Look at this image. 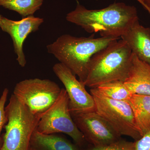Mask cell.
I'll return each mask as SVG.
<instances>
[{
  "label": "cell",
  "mask_w": 150,
  "mask_h": 150,
  "mask_svg": "<svg viewBox=\"0 0 150 150\" xmlns=\"http://www.w3.org/2000/svg\"><path fill=\"white\" fill-rule=\"evenodd\" d=\"M66 19L89 33L121 38L139 19L137 8L123 3H114L99 10L88 9L78 3L76 8L67 14Z\"/></svg>",
  "instance_id": "1"
},
{
  "label": "cell",
  "mask_w": 150,
  "mask_h": 150,
  "mask_svg": "<svg viewBox=\"0 0 150 150\" xmlns=\"http://www.w3.org/2000/svg\"><path fill=\"white\" fill-rule=\"evenodd\" d=\"M121 38L100 37L95 38L94 34L88 37H78L69 34L59 36L47 46L48 53L77 76L84 82L87 76L91 59L97 52Z\"/></svg>",
  "instance_id": "2"
},
{
  "label": "cell",
  "mask_w": 150,
  "mask_h": 150,
  "mask_svg": "<svg viewBox=\"0 0 150 150\" xmlns=\"http://www.w3.org/2000/svg\"><path fill=\"white\" fill-rule=\"evenodd\" d=\"M133 53L122 39L114 40L92 57L84 84L91 88L113 81H124L132 65Z\"/></svg>",
  "instance_id": "3"
},
{
  "label": "cell",
  "mask_w": 150,
  "mask_h": 150,
  "mask_svg": "<svg viewBox=\"0 0 150 150\" xmlns=\"http://www.w3.org/2000/svg\"><path fill=\"white\" fill-rule=\"evenodd\" d=\"M8 121L0 150H28L33 131L41 115L33 114L13 94L5 107Z\"/></svg>",
  "instance_id": "4"
},
{
  "label": "cell",
  "mask_w": 150,
  "mask_h": 150,
  "mask_svg": "<svg viewBox=\"0 0 150 150\" xmlns=\"http://www.w3.org/2000/svg\"><path fill=\"white\" fill-rule=\"evenodd\" d=\"M95 102V111L120 135L131 137L135 141L142 136L137 128L133 110L128 101L108 98L96 88H91Z\"/></svg>",
  "instance_id": "5"
},
{
  "label": "cell",
  "mask_w": 150,
  "mask_h": 150,
  "mask_svg": "<svg viewBox=\"0 0 150 150\" xmlns=\"http://www.w3.org/2000/svg\"><path fill=\"white\" fill-rule=\"evenodd\" d=\"M36 130L45 134H67L79 146H83L86 141L73 120L69 108V97L65 88H62L56 101L42 114Z\"/></svg>",
  "instance_id": "6"
},
{
  "label": "cell",
  "mask_w": 150,
  "mask_h": 150,
  "mask_svg": "<svg viewBox=\"0 0 150 150\" xmlns=\"http://www.w3.org/2000/svg\"><path fill=\"white\" fill-rule=\"evenodd\" d=\"M61 90L55 82L35 78L17 83L13 94L33 114L41 115L56 101Z\"/></svg>",
  "instance_id": "7"
},
{
  "label": "cell",
  "mask_w": 150,
  "mask_h": 150,
  "mask_svg": "<svg viewBox=\"0 0 150 150\" xmlns=\"http://www.w3.org/2000/svg\"><path fill=\"white\" fill-rule=\"evenodd\" d=\"M53 70L65 86L71 115L95 111L93 97L86 90L83 83L78 80L76 75L62 63L55 64Z\"/></svg>",
  "instance_id": "8"
},
{
  "label": "cell",
  "mask_w": 150,
  "mask_h": 150,
  "mask_svg": "<svg viewBox=\"0 0 150 150\" xmlns=\"http://www.w3.org/2000/svg\"><path fill=\"white\" fill-rule=\"evenodd\" d=\"M86 141L93 147L102 146L121 139L112 127L95 111L72 115Z\"/></svg>",
  "instance_id": "9"
},
{
  "label": "cell",
  "mask_w": 150,
  "mask_h": 150,
  "mask_svg": "<svg viewBox=\"0 0 150 150\" xmlns=\"http://www.w3.org/2000/svg\"><path fill=\"white\" fill-rule=\"evenodd\" d=\"M43 18L33 16L23 18L20 21H13L4 17L2 30L10 35L14 49L17 56V61L22 67H25L26 60L23 51V45L28 36L37 31L43 23Z\"/></svg>",
  "instance_id": "10"
},
{
  "label": "cell",
  "mask_w": 150,
  "mask_h": 150,
  "mask_svg": "<svg viewBox=\"0 0 150 150\" xmlns=\"http://www.w3.org/2000/svg\"><path fill=\"white\" fill-rule=\"evenodd\" d=\"M132 53L140 60L150 65V28L134 22L121 37Z\"/></svg>",
  "instance_id": "11"
},
{
  "label": "cell",
  "mask_w": 150,
  "mask_h": 150,
  "mask_svg": "<svg viewBox=\"0 0 150 150\" xmlns=\"http://www.w3.org/2000/svg\"><path fill=\"white\" fill-rule=\"evenodd\" d=\"M123 83L132 94L150 96V65L133 53L129 76Z\"/></svg>",
  "instance_id": "12"
},
{
  "label": "cell",
  "mask_w": 150,
  "mask_h": 150,
  "mask_svg": "<svg viewBox=\"0 0 150 150\" xmlns=\"http://www.w3.org/2000/svg\"><path fill=\"white\" fill-rule=\"evenodd\" d=\"M77 146L64 138L54 134H41L35 129L31 136L28 150H80Z\"/></svg>",
  "instance_id": "13"
},
{
  "label": "cell",
  "mask_w": 150,
  "mask_h": 150,
  "mask_svg": "<svg viewBox=\"0 0 150 150\" xmlns=\"http://www.w3.org/2000/svg\"><path fill=\"white\" fill-rule=\"evenodd\" d=\"M128 102L142 137L150 131V96L132 94Z\"/></svg>",
  "instance_id": "14"
},
{
  "label": "cell",
  "mask_w": 150,
  "mask_h": 150,
  "mask_svg": "<svg viewBox=\"0 0 150 150\" xmlns=\"http://www.w3.org/2000/svg\"><path fill=\"white\" fill-rule=\"evenodd\" d=\"M43 2V0H0V6L15 11L24 18L33 15Z\"/></svg>",
  "instance_id": "15"
},
{
  "label": "cell",
  "mask_w": 150,
  "mask_h": 150,
  "mask_svg": "<svg viewBox=\"0 0 150 150\" xmlns=\"http://www.w3.org/2000/svg\"><path fill=\"white\" fill-rule=\"evenodd\" d=\"M96 88L105 96L115 100L128 101L132 95L122 81L110 82Z\"/></svg>",
  "instance_id": "16"
},
{
  "label": "cell",
  "mask_w": 150,
  "mask_h": 150,
  "mask_svg": "<svg viewBox=\"0 0 150 150\" xmlns=\"http://www.w3.org/2000/svg\"><path fill=\"white\" fill-rule=\"evenodd\" d=\"M88 150H135V142L120 140L102 146L93 147Z\"/></svg>",
  "instance_id": "17"
},
{
  "label": "cell",
  "mask_w": 150,
  "mask_h": 150,
  "mask_svg": "<svg viewBox=\"0 0 150 150\" xmlns=\"http://www.w3.org/2000/svg\"><path fill=\"white\" fill-rule=\"evenodd\" d=\"M9 90L5 88L3 91L1 96L0 98V149L3 144V141L1 137V133L3 128L7 123L8 119L6 114L5 104L7 99Z\"/></svg>",
  "instance_id": "18"
},
{
  "label": "cell",
  "mask_w": 150,
  "mask_h": 150,
  "mask_svg": "<svg viewBox=\"0 0 150 150\" xmlns=\"http://www.w3.org/2000/svg\"><path fill=\"white\" fill-rule=\"evenodd\" d=\"M135 150H150V131L135 142Z\"/></svg>",
  "instance_id": "19"
},
{
  "label": "cell",
  "mask_w": 150,
  "mask_h": 150,
  "mask_svg": "<svg viewBox=\"0 0 150 150\" xmlns=\"http://www.w3.org/2000/svg\"><path fill=\"white\" fill-rule=\"evenodd\" d=\"M149 12H150V0H137Z\"/></svg>",
  "instance_id": "20"
},
{
  "label": "cell",
  "mask_w": 150,
  "mask_h": 150,
  "mask_svg": "<svg viewBox=\"0 0 150 150\" xmlns=\"http://www.w3.org/2000/svg\"><path fill=\"white\" fill-rule=\"evenodd\" d=\"M4 17L0 15V28H1L2 27L3 21Z\"/></svg>",
  "instance_id": "21"
},
{
  "label": "cell",
  "mask_w": 150,
  "mask_h": 150,
  "mask_svg": "<svg viewBox=\"0 0 150 150\" xmlns=\"http://www.w3.org/2000/svg\"><path fill=\"white\" fill-rule=\"evenodd\" d=\"M76 1H77V3H78V2H78V1H77V0H76Z\"/></svg>",
  "instance_id": "22"
},
{
  "label": "cell",
  "mask_w": 150,
  "mask_h": 150,
  "mask_svg": "<svg viewBox=\"0 0 150 150\" xmlns=\"http://www.w3.org/2000/svg\"><path fill=\"white\" fill-rule=\"evenodd\" d=\"M149 13L150 14V12H149Z\"/></svg>",
  "instance_id": "23"
}]
</instances>
